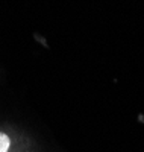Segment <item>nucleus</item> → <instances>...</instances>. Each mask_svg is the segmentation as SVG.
I'll list each match as a JSON object with an SVG mask.
<instances>
[{
    "mask_svg": "<svg viewBox=\"0 0 144 152\" xmlns=\"http://www.w3.org/2000/svg\"><path fill=\"white\" fill-rule=\"evenodd\" d=\"M9 145H11L9 137L6 134H3V132H0V152H8Z\"/></svg>",
    "mask_w": 144,
    "mask_h": 152,
    "instance_id": "1",
    "label": "nucleus"
}]
</instances>
